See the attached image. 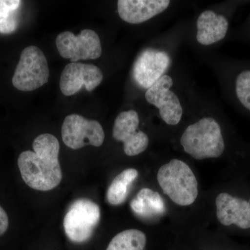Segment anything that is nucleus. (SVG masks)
Here are the masks:
<instances>
[{"mask_svg":"<svg viewBox=\"0 0 250 250\" xmlns=\"http://www.w3.org/2000/svg\"><path fill=\"white\" fill-rule=\"evenodd\" d=\"M56 45L62 58L70 59L71 62L97 59L103 53L100 37L91 29L82 30L77 36L63 31L57 36Z\"/></svg>","mask_w":250,"mask_h":250,"instance_id":"6","label":"nucleus"},{"mask_svg":"<svg viewBox=\"0 0 250 250\" xmlns=\"http://www.w3.org/2000/svg\"><path fill=\"white\" fill-rule=\"evenodd\" d=\"M215 206L217 218L222 225H236L243 229L250 228V200L247 201L221 192L215 199Z\"/></svg>","mask_w":250,"mask_h":250,"instance_id":"12","label":"nucleus"},{"mask_svg":"<svg viewBox=\"0 0 250 250\" xmlns=\"http://www.w3.org/2000/svg\"><path fill=\"white\" fill-rule=\"evenodd\" d=\"M170 62L167 52L152 48L145 49L136 59L133 66L135 82L141 88L148 89L164 76Z\"/></svg>","mask_w":250,"mask_h":250,"instance_id":"10","label":"nucleus"},{"mask_svg":"<svg viewBox=\"0 0 250 250\" xmlns=\"http://www.w3.org/2000/svg\"><path fill=\"white\" fill-rule=\"evenodd\" d=\"M103 73L96 65L70 62L62 70L60 89L65 96H71L84 86L88 92L97 88L103 80Z\"/></svg>","mask_w":250,"mask_h":250,"instance_id":"11","label":"nucleus"},{"mask_svg":"<svg viewBox=\"0 0 250 250\" xmlns=\"http://www.w3.org/2000/svg\"><path fill=\"white\" fill-rule=\"evenodd\" d=\"M49 77L48 62L42 51L36 46L24 49L12 79L15 88L33 91L47 83Z\"/></svg>","mask_w":250,"mask_h":250,"instance_id":"4","label":"nucleus"},{"mask_svg":"<svg viewBox=\"0 0 250 250\" xmlns=\"http://www.w3.org/2000/svg\"><path fill=\"white\" fill-rule=\"evenodd\" d=\"M9 217L4 208L0 206V236L4 235L9 228Z\"/></svg>","mask_w":250,"mask_h":250,"instance_id":"20","label":"nucleus"},{"mask_svg":"<svg viewBox=\"0 0 250 250\" xmlns=\"http://www.w3.org/2000/svg\"><path fill=\"white\" fill-rule=\"evenodd\" d=\"M229 28L228 19L214 11H204L197 21V41L202 45H210L223 40Z\"/></svg>","mask_w":250,"mask_h":250,"instance_id":"14","label":"nucleus"},{"mask_svg":"<svg viewBox=\"0 0 250 250\" xmlns=\"http://www.w3.org/2000/svg\"><path fill=\"white\" fill-rule=\"evenodd\" d=\"M180 143L184 152L197 160L220 157L225 147L220 125L210 117L189 125Z\"/></svg>","mask_w":250,"mask_h":250,"instance_id":"2","label":"nucleus"},{"mask_svg":"<svg viewBox=\"0 0 250 250\" xmlns=\"http://www.w3.org/2000/svg\"><path fill=\"white\" fill-rule=\"evenodd\" d=\"M169 0H119L118 12L125 22L141 24L167 9Z\"/></svg>","mask_w":250,"mask_h":250,"instance_id":"13","label":"nucleus"},{"mask_svg":"<svg viewBox=\"0 0 250 250\" xmlns=\"http://www.w3.org/2000/svg\"><path fill=\"white\" fill-rule=\"evenodd\" d=\"M172 85V77L164 75L148 88L145 97L148 103L159 108L161 118L166 124L177 125L182 119L183 108L178 96L170 90Z\"/></svg>","mask_w":250,"mask_h":250,"instance_id":"8","label":"nucleus"},{"mask_svg":"<svg viewBox=\"0 0 250 250\" xmlns=\"http://www.w3.org/2000/svg\"><path fill=\"white\" fill-rule=\"evenodd\" d=\"M139 117L134 110L123 111L118 115L113 128V136L116 141L124 144L126 155H139L146 150L149 145V137L142 131H138Z\"/></svg>","mask_w":250,"mask_h":250,"instance_id":"9","label":"nucleus"},{"mask_svg":"<svg viewBox=\"0 0 250 250\" xmlns=\"http://www.w3.org/2000/svg\"><path fill=\"white\" fill-rule=\"evenodd\" d=\"M135 214L143 218H154L166 213L165 203L159 192L152 189H141L130 203Z\"/></svg>","mask_w":250,"mask_h":250,"instance_id":"15","label":"nucleus"},{"mask_svg":"<svg viewBox=\"0 0 250 250\" xmlns=\"http://www.w3.org/2000/svg\"><path fill=\"white\" fill-rule=\"evenodd\" d=\"M22 4L20 0H0V34H12L17 29Z\"/></svg>","mask_w":250,"mask_h":250,"instance_id":"18","label":"nucleus"},{"mask_svg":"<svg viewBox=\"0 0 250 250\" xmlns=\"http://www.w3.org/2000/svg\"><path fill=\"white\" fill-rule=\"evenodd\" d=\"M33 149L34 152L25 151L18 157V165L22 178L34 190H52L62 180L58 139L52 134H41L34 140Z\"/></svg>","mask_w":250,"mask_h":250,"instance_id":"1","label":"nucleus"},{"mask_svg":"<svg viewBox=\"0 0 250 250\" xmlns=\"http://www.w3.org/2000/svg\"><path fill=\"white\" fill-rule=\"evenodd\" d=\"M236 92L242 104L250 111V70L242 72L237 77Z\"/></svg>","mask_w":250,"mask_h":250,"instance_id":"19","label":"nucleus"},{"mask_svg":"<svg viewBox=\"0 0 250 250\" xmlns=\"http://www.w3.org/2000/svg\"><path fill=\"white\" fill-rule=\"evenodd\" d=\"M139 176V172L134 168L126 169L116 176L106 192V200L110 205H121L127 198L131 184Z\"/></svg>","mask_w":250,"mask_h":250,"instance_id":"16","label":"nucleus"},{"mask_svg":"<svg viewBox=\"0 0 250 250\" xmlns=\"http://www.w3.org/2000/svg\"><path fill=\"white\" fill-rule=\"evenodd\" d=\"M146 234L138 229H127L118 233L110 242L106 250H144Z\"/></svg>","mask_w":250,"mask_h":250,"instance_id":"17","label":"nucleus"},{"mask_svg":"<svg viewBox=\"0 0 250 250\" xmlns=\"http://www.w3.org/2000/svg\"><path fill=\"white\" fill-rule=\"evenodd\" d=\"M157 181L164 193L176 205H191L198 196L196 177L190 167L179 159H172L161 166Z\"/></svg>","mask_w":250,"mask_h":250,"instance_id":"3","label":"nucleus"},{"mask_svg":"<svg viewBox=\"0 0 250 250\" xmlns=\"http://www.w3.org/2000/svg\"><path fill=\"white\" fill-rule=\"evenodd\" d=\"M100 208L96 203L88 199L77 200L64 217L65 234L74 243L86 242L100 223Z\"/></svg>","mask_w":250,"mask_h":250,"instance_id":"5","label":"nucleus"},{"mask_svg":"<svg viewBox=\"0 0 250 250\" xmlns=\"http://www.w3.org/2000/svg\"><path fill=\"white\" fill-rule=\"evenodd\" d=\"M64 144L72 149L87 145L100 147L104 141V131L99 122L91 121L78 114L66 116L62 128Z\"/></svg>","mask_w":250,"mask_h":250,"instance_id":"7","label":"nucleus"}]
</instances>
